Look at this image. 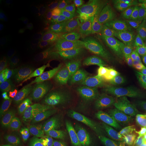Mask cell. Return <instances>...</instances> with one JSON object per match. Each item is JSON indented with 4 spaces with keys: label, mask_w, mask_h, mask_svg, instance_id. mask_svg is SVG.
I'll use <instances>...</instances> for the list:
<instances>
[{
    "label": "cell",
    "mask_w": 146,
    "mask_h": 146,
    "mask_svg": "<svg viewBox=\"0 0 146 146\" xmlns=\"http://www.w3.org/2000/svg\"><path fill=\"white\" fill-rule=\"evenodd\" d=\"M116 29L115 48L120 50H127L135 46L141 36L142 29L138 18L130 12H120L111 17Z\"/></svg>",
    "instance_id": "obj_1"
},
{
    "label": "cell",
    "mask_w": 146,
    "mask_h": 146,
    "mask_svg": "<svg viewBox=\"0 0 146 146\" xmlns=\"http://www.w3.org/2000/svg\"><path fill=\"white\" fill-rule=\"evenodd\" d=\"M123 123V119H97L84 126L83 134L90 146H110L113 145L116 132Z\"/></svg>",
    "instance_id": "obj_2"
},
{
    "label": "cell",
    "mask_w": 146,
    "mask_h": 146,
    "mask_svg": "<svg viewBox=\"0 0 146 146\" xmlns=\"http://www.w3.org/2000/svg\"><path fill=\"white\" fill-rule=\"evenodd\" d=\"M30 113L25 107H16L3 113L0 117V136L10 141L19 136L29 125Z\"/></svg>",
    "instance_id": "obj_3"
},
{
    "label": "cell",
    "mask_w": 146,
    "mask_h": 146,
    "mask_svg": "<svg viewBox=\"0 0 146 146\" xmlns=\"http://www.w3.org/2000/svg\"><path fill=\"white\" fill-rule=\"evenodd\" d=\"M131 101L130 97L125 94L110 98L99 105L96 115L98 119H123Z\"/></svg>",
    "instance_id": "obj_4"
},
{
    "label": "cell",
    "mask_w": 146,
    "mask_h": 146,
    "mask_svg": "<svg viewBox=\"0 0 146 146\" xmlns=\"http://www.w3.org/2000/svg\"><path fill=\"white\" fill-rule=\"evenodd\" d=\"M146 137V125L124 122L118 129L113 145L130 146Z\"/></svg>",
    "instance_id": "obj_5"
},
{
    "label": "cell",
    "mask_w": 146,
    "mask_h": 146,
    "mask_svg": "<svg viewBox=\"0 0 146 146\" xmlns=\"http://www.w3.org/2000/svg\"><path fill=\"white\" fill-rule=\"evenodd\" d=\"M123 119L127 123L146 125V92L132 99Z\"/></svg>",
    "instance_id": "obj_6"
},
{
    "label": "cell",
    "mask_w": 146,
    "mask_h": 146,
    "mask_svg": "<svg viewBox=\"0 0 146 146\" xmlns=\"http://www.w3.org/2000/svg\"><path fill=\"white\" fill-rule=\"evenodd\" d=\"M93 29L100 40L107 42H115L116 29L111 17H98L93 21Z\"/></svg>",
    "instance_id": "obj_7"
},
{
    "label": "cell",
    "mask_w": 146,
    "mask_h": 146,
    "mask_svg": "<svg viewBox=\"0 0 146 146\" xmlns=\"http://www.w3.org/2000/svg\"><path fill=\"white\" fill-rule=\"evenodd\" d=\"M58 58L62 62L65 63L68 67L73 72L76 74H80L84 71L85 66V60L83 55L80 53L75 51L72 50H65L58 56Z\"/></svg>",
    "instance_id": "obj_8"
},
{
    "label": "cell",
    "mask_w": 146,
    "mask_h": 146,
    "mask_svg": "<svg viewBox=\"0 0 146 146\" xmlns=\"http://www.w3.org/2000/svg\"><path fill=\"white\" fill-rule=\"evenodd\" d=\"M16 44L12 36L6 29H2L0 33V58L1 61L8 63L12 54L16 49Z\"/></svg>",
    "instance_id": "obj_9"
},
{
    "label": "cell",
    "mask_w": 146,
    "mask_h": 146,
    "mask_svg": "<svg viewBox=\"0 0 146 146\" xmlns=\"http://www.w3.org/2000/svg\"><path fill=\"white\" fill-rule=\"evenodd\" d=\"M77 83L80 86L89 90L96 89L100 84V76L95 68H88L79 74Z\"/></svg>",
    "instance_id": "obj_10"
},
{
    "label": "cell",
    "mask_w": 146,
    "mask_h": 146,
    "mask_svg": "<svg viewBox=\"0 0 146 146\" xmlns=\"http://www.w3.org/2000/svg\"><path fill=\"white\" fill-rule=\"evenodd\" d=\"M16 15L23 19H29L38 10V3L33 0H18L14 4Z\"/></svg>",
    "instance_id": "obj_11"
},
{
    "label": "cell",
    "mask_w": 146,
    "mask_h": 146,
    "mask_svg": "<svg viewBox=\"0 0 146 146\" xmlns=\"http://www.w3.org/2000/svg\"><path fill=\"white\" fill-rule=\"evenodd\" d=\"M134 47L138 62L143 68H146V31L141 33Z\"/></svg>",
    "instance_id": "obj_12"
},
{
    "label": "cell",
    "mask_w": 146,
    "mask_h": 146,
    "mask_svg": "<svg viewBox=\"0 0 146 146\" xmlns=\"http://www.w3.org/2000/svg\"><path fill=\"white\" fill-rule=\"evenodd\" d=\"M76 87L74 85L69 84L65 85L58 89L55 94V97L59 100H68L71 98L75 93Z\"/></svg>",
    "instance_id": "obj_13"
},
{
    "label": "cell",
    "mask_w": 146,
    "mask_h": 146,
    "mask_svg": "<svg viewBox=\"0 0 146 146\" xmlns=\"http://www.w3.org/2000/svg\"><path fill=\"white\" fill-rule=\"evenodd\" d=\"M11 84V77L8 72L4 70L0 71V93L4 94L10 88Z\"/></svg>",
    "instance_id": "obj_14"
},
{
    "label": "cell",
    "mask_w": 146,
    "mask_h": 146,
    "mask_svg": "<svg viewBox=\"0 0 146 146\" xmlns=\"http://www.w3.org/2000/svg\"><path fill=\"white\" fill-rule=\"evenodd\" d=\"M24 60H25V58H24L23 52L21 51V49L17 46L14 53L12 54L11 57L10 58L8 63L14 64V65H21L24 63Z\"/></svg>",
    "instance_id": "obj_15"
},
{
    "label": "cell",
    "mask_w": 146,
    "mask_h": 146,
    "mask_svg": "<svg viewBox=\"0 0 146 146\" xmlns=\"http://www.w3.org/2000/svg\"><path fill=\"white\" fill-rule=\"evenodd\" d=\"M138 20H139V22L141 24L142 32L146 31V9L143 11L142 15L140 18H138Z\"/></svg>",
    "instance_id": "obj_16"
},
{
    "label": "cell",
    "mask_w": 146,
    "mask_h": 146,
    "mask_svg": "<svg viewBox=\"0 0 146 146\" xmlns=\"http://www.w3.org/2000/svg\"><path fill=\"white\" fill-rule=\"evenodd\" d=\"M142 146H146V144H145V145H142Z\"/></svg>",
    "instance_id": "obj_17"
}]
</instances>
